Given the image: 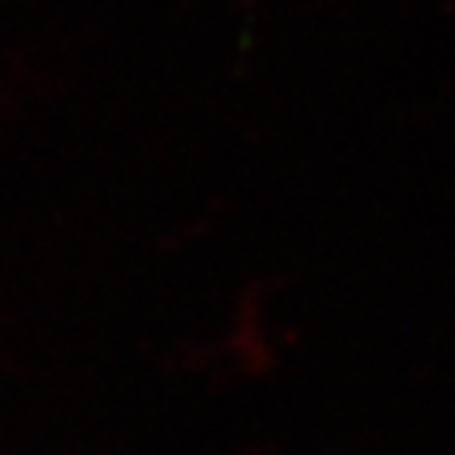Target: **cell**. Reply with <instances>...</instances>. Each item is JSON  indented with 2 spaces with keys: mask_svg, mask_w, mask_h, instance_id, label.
Instances as JSON below:
<instances>
[]
</instances>
